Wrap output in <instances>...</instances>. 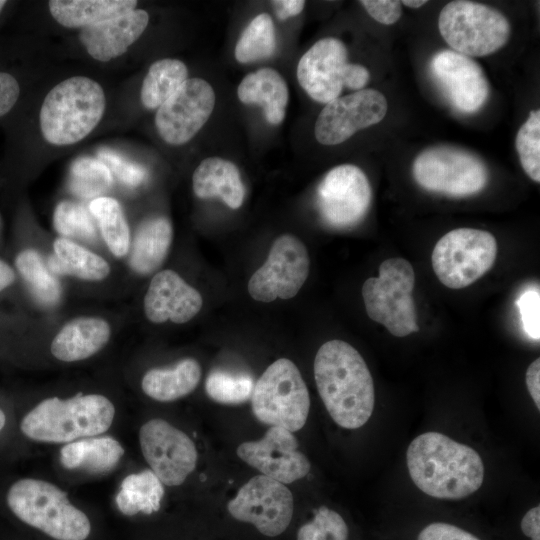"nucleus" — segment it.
<instances>
[{
	"label": "nucleus",
	"instance_id": "6ab92c4d",
	"mask_svg": "<svg viewBox=\"0 0 540 540\" xmlns=\"http://www.w3.org/2000/svg\"><path fill=\"white\" fill-rule=\"evenodd\" d=\"M348 52L334 37L317 41L299 60L297 79L315 101L327 104L340 96Z\"/></svg>",
	"mask_w": 540,
	"mask_h": 540
},
{
	"label": "nucleus",
	"instance_id": "9b49d317",
	"mask_svg": "<svg viewBox=\"0 0 540 540\" xmlns=\"http://www.w3.org/2000/svg\"><path fill=\"white\" fill-rule=\"evenodd\" d=\"M309 270L304 243L292 234H283L275 239L265 263L249 279L248 293L260 302L291 299L304 285Z\"/></svg>",
	"mask_w": 540,
	"mask_h": 540
},
{
	"label": "nucleus",
	"instance_id": "a878e982",
	"mask_svg": "<svg viewBox=\"0 0 540 540\" xmlns=\"http://www.w3.org/2000/svg\"><path fill=\"white\" fill-rule=\"evenodd\" d=\"M172 238V225L167 218L159 216L142 222L132 243L131 268L142 275L154 272L165 260Z\"/></svg>",
	"mask_w": 540,
	"mask_h": 540
},
{
	"label": "nucleus",
	"instance_id": "49530a36",
	"mask_svg": "<svg viewBox=\"0 0 540 540\" xmlns=\"http://www.w3.org/2000/svg\"><path fill=\"white\" fill-rule=\"evenodd\" d=\"M526 385L537 409H540V359H535L527 368Z\"/></svg>",
	"mask_w": 540,
	"mask_h": 540
},
{
	"label": "nucleus",
	"instance_id": "603ef678",
	"mask_svg": "<svg viewBox=\"0 0 540 540\" xmlns=\"http://www.w3.org/2000/svg\"><path fill=\"white\" fill-rule=\"evenodd\" d=\"M5 422H6V416H5V413L0 409V431L3 429V427L5 426Z\"/></svg>",
	"mask_w": 540,
	"mask_h": 540
},
{
	"label": "nucleus",
	"instance_id": "3c124183",
	"mask_svg": "<svg viewBox=\"0 0 540 540\" xmlns=\"http://www.w3.org/2000/svg\"><path fill=\"white\" fill-rule=\"evenodd\" d=\"M426 3H427V1H425V0H404V1H401V4H403V5L407 6V7L413 8V9L420 8V7L424 6Z\"/></svg>",
	"mask_w": 540,
	"mask_h": 540
},
{
	"label": "nucleus",
	"instance_id": "79ce46f5",
	"mask_svg": "<svg viewBox=\"0 0 540 540\" xmlns=\"http://www.w3.org/2000/svg\"><path fill=\"white\" fill-rule=\"evenodd\" d=\"M360 3L374 20L384 25L396 23L402 15L401 1L362 0Z\"/></svg>",
	"mask_w": 540,
	"mask_h": 540
},
{
	"label": "nucleus",
	"instance_id": "7c9ffc66",
	"mask_svg": "<svg viewBox=\"0 0 540 540\" xmlns=\"http://www.w3.org/2000/svg\"><path fill=\"white\" fill-rule=\"evenodd\" d=\"M187 79L188 70L182 61L166 58L154 62L142 83V104L148 109H158Z\"/></svg>",
	"mask_w": 540,
	"mask_h": 540
},
{
	"label": "nucleus",
	"instance_id": "a211bd4d",
	"mask_svg": "<svg viewBox=\"0 0 540 540\" xmlns=\"http://www.w3.org/2000/svg\"><path fill=\"white\" fill-rule=\"evenodd\" d=\"M436 82L455 109L475 113L488 99L489 83L481 66L472 58L453 50H441L431 59Z\"/></svg>",
	"mask_w": 540,
	"mask_h": 540
},
{
	"label": "nucleus",
	"instance_id": "8fccbe9b",
	"mask_svg": "<svg viewBox=\"0 0 540 540\" xmlns=\"http://www.w3.org/2000/svg\"><path fill=\"white\" fill-rule=\"evenodd\" d=\"M15 281L13 269L4 261L0 260V291L10 286Z\"/></svg>",
	"mask_w": 540,
	"mask_h": 540
},
{
	"label": "nucleus",
	"instance_id": "864d4df0",
	"mask_svg": "<svg viewBox=\"0 0 540 540\" xmlns=\"http://www.w3.org/2000/svg\"><path fill=\"white\" fill-rule=\"evenodd\" d=\"M6 3H7L6 1L0 0V12L3 9V7L5 6Z\"/></svg>",
	"mask_w": 540,
	"mask_h": 540
},
{
	"label": "nucleus",
	"instance_id": "a18cd8bd",
	"mask_svg": "<svg viewBox=\"0 0 540 540\" xmlns=\"http://www.w3.org/2000/svg\"><path fill=\"white\" fill-rule=\"evenodd\" d=\"M370 80L368 69L360 64L348 63L344 75L343 86L352 90H362Z\"/></svg>",
	"mask_w": 540,
	"mask_h": 540
},
{
	"label": "nucleus",
	"instance_id": "f257e3e1",
	"mask_svg": "<svg viewBox=\"0 0 540 540\" xmlns=\"http://www.w3.org/2000/svg\"><path fill=\"white\" fill-rule=\"evenodd\" d=\"M318 393L333 421L345 429L362 427L375 405L372 375L360 353L349 343L330 340L314 359Z\"/></svg>",
	"mask_w": 540,
	"mask_h": 540
},
{
	"label": "nucleus",
	"instance_id": "4be33fe9",
	"mask_svg": "<svg viewBox=\"0 0 540 540\" xmlns=\"http://www.w3.org/2000/svg\"><path fill=\"white\" fill-rule=\"evenodd\" d=\"M109 323L99 317H81L65 324L51 342V353L58 360L75 362L100 351L109 341Z\"/></svg>",
	"mask_w": 540,
	"mask_h": 540
},
{
	"label": "nucleus",
	"instance_id": "c03bdc74",
	"mask_svg": "<svg viewBox=\"0 0 540 540\" xmlns=\"http://www.w3.org/2000/svg\"><path fill=\"white\" fill-rule=\"evenodd\" d=\"M20 94L17 80L8 73L0 72V117L15 105Z\"/></svg>",
	"mask_w": 540,
	"mask_h": 540
},
{
	"label": "nucleus",
	"instance_id": "ddd939ff",
	"mask_svg": "<svg viewBox=\"0 0 540 540\" xmlns=\"http://www.w3.org/2000/svg\"><path fill=\"white\" fill-rule=\"evenodd\" d=\"M372 190L365 173L352 164L329 170L317 188V206L325 223L333 228L356 226L366 216Z\"/></svg>",
	"mask_w": 540,
	"mask_h": 540
},
{
	"label": "nucleus",
	"instance_id": "37998d69",
	"mask_svg": "<svg viewBox=\"0 0 540 540\" xmlns=\"http://www.w3.org/2000/svg\"><path fill=\"white\" fill-rule=\"evenodd\" d=\"M417 540H480L466 530L444 522H433L424 527Z\"/></svg>",
	"mask_w": 540,
	"mask_h": 540
},
{
	"label": "nucleus",
	"instance_id": "423d86ee",
	"mask_svg": "<svg viewBox=\"0 0 540 540\" xmlns=\"http://www.w3.org/2000/svg\"><path fill=\"white\" fill-rule=\"evenodd\" d=\"M415 272L409 261L389 258L379 266L378 277L368 278L361 293L370 319L383 325L393 336L417 332V314L412 291Z\"/></svg>",
	"mask_w": 540,
	"mask_h": 540
},
{
	"label": "nucleus",
	"instance_id": "5701e85b",
	"mask_svg": "<svg viewBox=\"0 0 540 540\" xmlns=\"http://www.w3.org/2000/svg\"><path fill=\"white\" fill-rule=\"evenodd\" d=\"M195 195L200 199L218 197L231 209L241 207L245 187L236 165L219 157L204 159L192 176Z\"/></svg>",
	"mask_w": 540,
	"mask_h": 540
},
{
	"label": "nucleus",
	"instance_id": "6e6552de",
	"mask_svg": "<svg viewBox=\"0 0 540 540\" xmlns=\"http://www.w3.org/2000/svg\"><path fill=\"white\" fill-rule=\"evenodd\" d=\"M438 28L453 51L470 58L495 53L511 35L510 23L501 12L467 0L447 3L440 11Z\"/></svg>",
	"mask_w": 540,
	"mask_h": 540
},
{
	"label": "nucleus",
	"instance_id": "bb28decb",
	"mask_svg": "<svg viewBox=\"0 0 540 540\" xmlns=\"http://www.w3.org/2000/svg\"><path fill=\"white\" fill-rule=\"evenodd\" d=\"M201 366L193 358L180 360L172 368H153L141 381L143 392L160 402H170L190 394L199 384Z\"/></svg>",
	"mask_w": 540,
	"mask_h": 540
},
{
	"label": "nucleus",
	"instance_id": "a19ab883",
	"mask_svg": "<svg viewBox=\"0 0 540 540\" xmlns=\"http://www.w3.org/2000/svg\"><path fill=\"white\" fill-rule=\"evenodd\" d=\"M522 328L533 340L540 338V292L538 287L527 288L516 301Z\"/></svg>",
	"mask_w": 540,
	"mask_h": 540
},
{
	"label": "nucleus",
	"instance_id": "f3484780",
	"mask_svg": "<svg viewBox=\"0 0 540 540\" xmlns=\"http://www.w3.org/2000/svg\"><path fill=\"white\" fill-rule=\"evenodd\" d=\"M237 455L262 475L285 485L304 478L311 469L306 455L298 450L293 432L276 426L259 440L241 443Z\"/></svg>",
	"mask_w": 540,
	"mask_h": 540
},
{
	"label": "nucleus",
	"instance_id": "de8ad7c7",
	"mask_svg": "<svg viewBox=\"0 0 540 540\" xmlns=\"http://www.w3.org/2000/svg\"><path fill=\"white\" fill-rule=\"evenodd\" d=\"M520 527L522 532L531 540H540V506L528 510L523 516Z\"/></svg>",
	"mask_w": 540,
	"mask_h": 540
},
{
	"label": "nucleus",
	"instance_id": "09e8293b",
	"mask_svg": "<svg viewBox=\"0 0 540 540\" xmlns=\"http://www.w3.org/2000/svg\"><path fill=\"white\" fill-rule=\"evenodd\" d=\"M271 4L275 10L276 16L279 20H285L287 18L298 15L302 12L305 1L302 0H276L271 1Z\"/></svg>",
	"mask_w": 540,
	"mask_h": 540
},
{
	"label": "nucleus",
	"instance_id": "c9c22d12",
	"mask_svg": "<svg viewBox=\"0 0 540 540\" xmlns=\"http://www.w3.org/2000/svg\"><path fill=\"white\" fill-rule=\"evenodd\" d=\"M254 384L248 373L213 369L206 378L205 391L215 402L238 405L251 399Z\"/></svg>",
	"mask_w": 540,
	"mask_h": 540
},
{
	"label": "nucleus",
	"instance_id": "39448f33",
	"mask_svg": "<svg viewBox=\"0 0 540 540\" xmlns=\"http://www.w3.org/2000/svg\"><path fill=\"white\" fill-rule=\"evenodd\" d=\"M7 504L22 522L56 540H85L91 531L87 515L67 493L47 481L25 478L8 490Z\"/></svg>",
	"mask_w": 540,
	"mask_h": 540
},
{
	"label": "nucleus",
	"instance_id": "aec40b11",
	"mask_svg": "<svg viewBox=\"0 0 540 540\" xmlns=\"http://www.w3.org/2000/svg\"><path fill=\"white\" fill-rule=\"evenodd\" d=\"M202 305L199 291L169 269L154 275L144 297L145 315L153 323H186L199 313Z\"/></svg>",
	"mask_w": 540,
	"mask_h": 540
},
{
	"label": "nucleus",
	"instance_id": "2eb2a0df",
	"mask_svg": "<svg viewBox=\"0 0 540 540\" xmlns=\"http://www.w3.org/2000/svg\"><path fill=\"white\" fill-rule=\"evenodd\" d=\"M215 93L201 78L187 79L156 112L155 126L168 144L182 145L191 140L213 112Z\"/></svg>",
	"mask_w": 540,
	"mask_h": 540
},
{
	"label": "nucleus",
	"instance_id": "e433bc0d",
	"mask_svg": "<svg viewBox=\"0 0 540 540\" xmlns=\"http://www.w3.org/2000/svg\"><path fill=\"white\" fill-rule=\"evenodd\" d=\"M516 151L525 173L540 181V110H532L517 132Z\"/></svg>",
	"mask_w": 540,
	"mask_h": 540
},
{
	"label": "nucleus",
	"instance_id": "cd10ccee",
	"mask_svg": "<svg viewBox=\"0 0 540 540\" xmlns=\"http://www.w3.org/2000/svg\"><path fill=\"white\" fill-rule=\"evenodd\" d=\"M51 15L61 25L85 28L135 10L132 0H52Z\"/></svg>",
	"mask_w": 540,
	"mask_h": 540
},
{
	"label": "nucleus",
	"instance_id": "c756f323",
	"mask_svg": "<svg viewBox=\"0 0 540 540\" xmlns=\"http://www.w3.org/2000/svg\"><path fill=\"white\" fill-rule=\"evenodd\" d=\"M164 493L163 483L155 473L144 470L123 479L115 500L124 515L152 514L159 510Z\"/></svg>",
	"mask_w": 540,
	"mask_h": 540
},
{
	"label": "nucleus",
	"instance_id": "4c0bfd02",
	"mask_svg": "<svg viewBox=\"0 0 540 540\" xmlns=\"http://www.w3.org/2000/svg\"><path fill=\"white\" fill-rule=\"evenodd\" d=\"M53 224L56 231L65 237L83 240H92L96 237V225L91 213L72 201H62L56 206Z\"/></svg>",
	"mask_w": 540,
	"mask_h": 540
},
{
	"label": "nucleus",
	"instance_id": "393cba45",
	"mask_svg": "<svg viewBox=\"0 0 540 540\" xmlns=\"http://www.w3.org/2000/svg\"><path fill=\"white\" fill-rule=\"evenodd\" d=\"M124 452L122 445L113 437H88L63 446L60 463L66 469L103 474L116 467Z\"/></svg>",
	"mask_w": 540,
	"mask_h": 540
},
{
	"label": "nucleus",
	"instance_id": "9d476101",
	"mask_svg": "<svg viewBox=\"0 0 540 540\" xmlns=\"http://www.w3.org/2000/svg\"><path fill=\"white\" fill-rule=\"evenodd\" d=\"M412 172L425 190L454 197L477 194L488 182V170L478 157L450 146L422 151L413 162Z\"/></svg>",
	"mask_w": 540,
	"mask_h": 540
},
{
	"label": "nucleus",
	"instance_id": "f8f14e48",
	"mask_svg": "<svg viewBox=\"0 0 540 540\" xmlns=\"http://www.w3.org/2000/svg\"><path fill=\"white\" fill-rule=\"evenodd\" d=\"M227 509L236 520L254 525L265 536L275 537L289 526L294 500L285 484L260 474L239 489Z\"/></svg>",
	"mask_w": 540,
	"mask_h": 540
},
{
	"label": "nucleus",
	"instance_id": "72a5a7b5",
	"mask_svg": "<svg viewBox=\"0 0 540 540\" xmlns=\"http://www.w3.org/2000/svg\"><path fill=\"white\" fill-rule=\"evenodd\" d=\"M15 264L39 301L48 306L58 302L61 296L60 283L44 265L36 250H23L17 255Z\"/></svg>",
	"mask_w": 540,
	"mask_h": 540
},
{
	"label": "nucleus",
	"instance_id": "b1692460",
	"mask_svg": "<svg viewBox=\"0 0 540 540\" xmlns=\"http://www.w3.org/2000/svg\"><path fill=\"white\" fill-rule=\"evenodd\" d=\"M237 95L244 104L261 105L268 123L279 125L284 120L289 92L276 70L262 68L247 74L237 88Z\"/></svg>",
	"mask_w": 540,
	"mask_h": 540
},
{
	"label": "nucleus",
	"instance_id": "20e7f679",
	"mask_svg": "<svg viewBox=\"0 0 540 540\" xmlns=\"http://www.w3.org/2000/svg\"><path fill=\"white\" fill-rule=\"evenodd\" d=\"M106 105L99 83L85 77H70L50 90L40 110L44 139L58 146L85 138L100 122Z\"/></svg>",
	"mask_w": 540,
	"mask_h": 540
},
{
	"label": "nucleus",
	"instance_id": "412c9836",
	"mask_svg": "<svg viewBox=\"0 0 540 540\" xmlns=\"http://www.w3.org/2000/svg\"><path fill=\"white\" fill-rule=\"evenodd\" d=\"M148 22V13L135 9L82 28L79 39L91 57L105 62L124 54L142 35Z\"/></svg>",
	"mask_w": 540,
	"mask_h": 540
},
{
	"label": "nucleus",
	"instance_id": "0eeeda50",
	"mask_svg": "<svg viewBox=\"0 0 540 540\" xmlns=\"http://www.w3.org/2000/svg\"><path fill=\"white\" fill-rule=\"evenodd\" d=\"M252 412L262 423L295 432L304 427L310 396L298 367L287 358L270 364L254 384Z\"/></svg>",
	"mask_w": 540,
	"mask_h": 540
},
{
	"label": "nucleus",
	"instance_id": "7ed1b4c3",
	"mask_svg": "<svg viewBox=\"0 0 540 540\" xmlns=\"http://www.w3.org/2000/svg\"><path fill=\"white\" fill-rule=\"evenodd\" d=\"M115 407L100 394H78L62 400L47 398L29 411L20 423L22 433L35 441L70 443L107 431L114 419Z\"/></svg>",
	"mask_w": 540,
	"mask_h": 540
},
{
	"label": "nucleus",
	"instance_id": "ea45409f",
	"mask_svg": "<svg viewBox=\"0 0 540 540\" xmlns=\"http://www.w3.org/2000/svg\"><path fill=\"white\" fill-rule=\"evenodd\" d=\"M98 159L113 171L116 177L128 186H137L146 178V170L143 166L134 163L119 153L102 148L98 151Z\"/></svg>",
	"mask_w": 540,
	"mask_h": 540
},
{
	"label": "nucleus",
	"instance_id": "f704fd0d",
	"mask_svg": "<svg viewBox=\"0 0 540 540\" xmlns=\"http://www.w3.org/2000/svg\"><path fill=\"white\" fill-rule=\"evenodd\" d=\"M110 169L101 160L79 157L70 167L69 188L81 198H98L112 186Z\"/></svg>",
	"mask_w": 540,
	"mask_h": 540
},
{
	"label": "nucleus",
	"instance_id": "c85d7f7f",
	"mask_svg": "<svg viewBox=\"0 0 540 540\" xmlns=\"http://www.w3.org/2000/svg\"><path fill=\"white\" fill-rule=\"evenodd\" d=\"M54 254L48 259V269L57 275H73L87 281H101L110 273L107 261L68 238L53 243Z\"/></svg>",
	"mask_w": 540,
	"mask_h": 540
},
{
	"label": "nucleus",
	"instance_id": "2f4dec72",
	"mask_svg": "<svg viewBox=\"0 0 540 540\" xmlns=\"http://www.w3.org/2000/svg\"><path fill=\"white\" fill-rule=\"evenodd\" d=\"M89 209L111 253L116 257L124 256L130 246V231L118 201L111 197H98L91 201Z\"/></svg>",
	"mask_w": 540,
	"mask_h": 540
},
{
	"label": "nucleus",
	"instance_id": "58836bf2",
	"mask_svg": "<svg viewBox=\"0 0 540 540\" xmlns=\"http://www.w3.org/2000/svg\"><path fill=\"white\" fill-rule=\"evenodd\" d=\"M348 533L342 516L321 506L314 512L313 519L299 528L297 540H347Z\"/></svg>",
	"mask_w": 540,
	"mask_h": 540
},
{
	"label": "nucleus",
	"instance_id": "f03ea898",
	"mask_svg": "<svg viewBox=\"0 0 540 540\" xmlns=\"http://www.w3.org/2000/svg\"><path fill=\"white\" fill-rule=\"evenodd\" d=\"M406 461L416 487L438 499L466 498L484 480V464L479 453L435 431L422 433L411 441Z\"/></svg>",
	"mask_w": 540,
	"mask_h": 540
},
{
	"label": "nucleus",
	"instance_id": "473e14b6",
	"mask_svg": "<svg viewBox=\"0 0 540 540\" xmlns=\"http://www.w3.org/2000/svg\"><path fill=\"white\" fill-rule=\"evenodd\" d=\"M276 48L273 21L261 13L251 20L235 46V58L240 63H251L270 57Z\"/></svg>",
	"mask_w": 540,
	"mask_h": 540
},
{
	"label": "nucleus",
	"instance_id": "dca6fc26",
	"mask_svg": "<svg viewBox=\"0 0 540 540\" xmlns=\"http://www.w3.org/2000/svg\"><path fill=\"white\" fill-rule=\"evenodd\" d=\"M385 96L375 89H362L327 103L319 113L314 133L322 145L340 144L357 131L382 121L387 113Z\"/></svg>",
	"mask_w": 540,
	"mask_h": 540
},
{
	"label": "nucleus",
	"instance_id": "4468645a",
	"mask_svg": "<svg viewBox=\"0 0 540 540\" xmlns=\"http://www.w3.org/2000/svg\"><path fill=\"white\" fill-rule=\"evenodd\" d=\"M139 442L146 462L164 485H181L196 467L198 453L192 439L163 419L144 423Z\"/></svg>",
	"mask_w": 540,
	"mask_h": 540
},
{
	"label": "nucleus",
	"instance_id": "1a4fd4ad",
	"mask_svg": "<svg viewBox=\"0 0 540 540\" xmlns=\"http://www.w3.org/2000/svg\"><path fill=\"white\" fill-rule=\"evenodd\" d=\"M497 256L495 237L487 231L458 228L442 236L432 251L431 262L439 281L448 288H465L493 266Z\"/></svg>",
	"mask_w": 540,
	"mask_h": 540
}]
</instances>
